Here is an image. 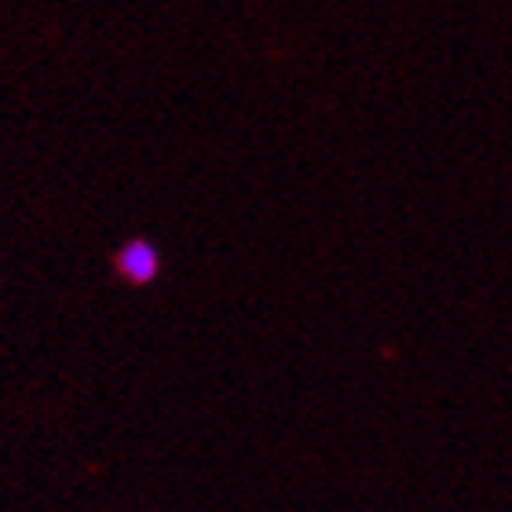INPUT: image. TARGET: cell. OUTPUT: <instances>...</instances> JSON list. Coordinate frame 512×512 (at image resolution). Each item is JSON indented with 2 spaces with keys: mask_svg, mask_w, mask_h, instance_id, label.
I'll return each mask as SVG.
<instances>
[{
  "mask_svg": "<svg viewBox=\"0 0 512 512\" xmlns=\"http://www.w3.org/2000/svg\"><path fill=\"white\" fill-rule=\"evenodd\" d=\"M118 267L132 271V282H150L154 267H158V256L150 253L147 242H132V246H128L125 253L118 256Z\"/></svg>",
  "mask_w": 512,
  "mask_h": 512,
  "instance_id": "obj_1",
  "label": "cell"
}]
</instances>
